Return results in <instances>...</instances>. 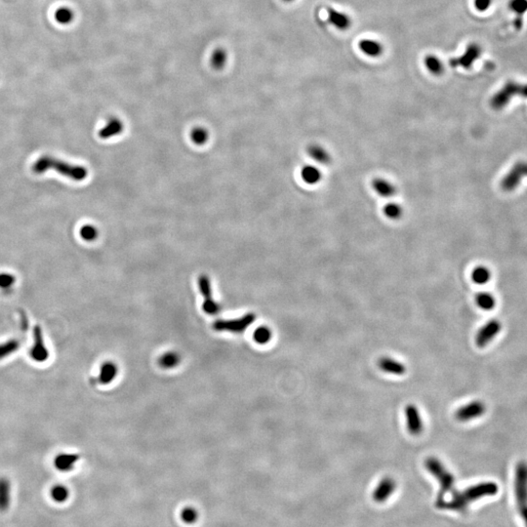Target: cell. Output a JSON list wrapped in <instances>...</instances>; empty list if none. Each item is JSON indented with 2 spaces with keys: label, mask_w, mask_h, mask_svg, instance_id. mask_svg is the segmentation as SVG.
<instances>
[{
  "label": "cell",
  "mask_w": 527,
  "mask_h": 527,
  "mask_svg": "<svg viewBox=\"0 0 527 527\" xmlns=\"http://www.w3.org/2000/svg\"><path fill=\"white\" fill-rule=\"evenodd\" d=\"M526 175V164L524 161H518L511 168L501 180V189L506 193L514 192L520 184Z\"/></svg>",
  "instance_id": "cell-6"
},
{
  "label": "cell",
  "mask_w": 527,
  "mask_h": 527,
  "mask_svg": "<svg viewBox=\"0 0 527 527\" xmlns=\"http://www.w3.org/2000/svg\"><path fill=\"white\" fill-rule=\"evenodd\" d=\"M119 373V367L116 362L107 360L105 361L99 371V382L102 385H108L112 382Z\"/></svg>",
  "instance_id": "cell-18"
},
{
  "label": "cell",
  "mask_w": 527,
  "mask_h": 527,
  "mask_svg": "<svg viewBox=\"0 0 527 527\" xmlns=\"http://www.w3.org/2000/svg\"><path fill=\"white\" fill-rule=\"evenodd\" d=\"M191 138L195 144L199 145H203L208 140V132L202 127H197L192 131Z\"/></svg>",
  "instance_id": "cell-36"
},
{
  "label": "cell",
  "mask_w": 527,
  "mask_h": 527,
  "mask_svg": "<svg viewBox=\"0 0 527 527\" xmlns=\"http://www.w3.org/2000/svg\"><path fill=\"white\" fill-rule=\"evenodd\" d=\"M358 47L361 50V52L364 53L366 56L376 58L382 55L383 45L375 40H363L358 43Z\"/></svg>",
  "instance_id": "cell-22"
},
{
  "label": "cell",
  "mask_w": 527,
  "mask_h": 527,
  "mask_svg": "<svg viewBox=\"0 0 527 527\" xmlns=\"http://www.w3.org/2000/svg\"><path fill=\"white\" fill-rule=\"evenodd\" d=\"M228 61V54L223 48H217L212 52L210 58L211 66L215 69H222Z\"/></svg>",
  "instance_id": "cell-29"
},
{
  "label": "cell",
  "mask_w": 527,
  "mask_h": 527,
  "mask_svg": "<svg viewBox=\"0 0 527 527\" xmlns=\"http://www.w3.org/2000/svg\"><path fill=\"white\" fill-rule=\"evenodd\" d=\"M254 340L260 345H266L272 339V331L267 326H260L254 332Z\"/></svg>",
  "instance_id": "cell-34"
},
{
  "label": "cell",
  "mask_w": 527,
  "mask_h": 527,
  "mask_svg": "<svg viewBox=\"0 0 527 527\" xmlns=\"http://www.w3.org/2000/svg\"><path fill=\"white\" fill-rule=\"evenodd\" d=\"M396 488V483L392 477H385L379 482L373 492V499L377 503H384L390 498Z\"/></svg>",
  "instance_id": "cell-14"
},
{
  "label": "cell",
  "mask_w": 527,
  "mask_h": 527,
  "mask_svg": "<svg viewBox=\"0 0 527 527\" xmlns=\"http://www.w3.org/2000/svg\"><path fill=\"white\" fill-rule=\"evenodd\" d=\"M490 278H491L490 270L486 267H483V266L476 267L473 271V273H472L473 281H474V283L479 284V285L486 284L487 282H489Z\"/></svg>",
  "instance_id": "cell-27"
},
{
  "label": "cell",
  "mask_w": 527,
  "mask_h": 527,
  "mask_svg": "<svg viewBox=\"0 0 527 527\" xmlns=\"http://www.w3.org/2000/svg\"><path fill=\"white\" fill-rule=\"evenodd\" d=\"M181 518L185 524H194L198 519V511L193 507H185L181 512Z\"/></svg>",
  "instance_id": "cell-35"
},
{
  "label": "cell",
  "mask_w": 527,
  "mask_h": 527,
  "mask_svg": "<svg viewBox=\"0 0 527 527\" xmlns=\"http://www.w3.org/2000/svg\"><path fill=\"white\" fill-rule=\"evenodd\" d=\"M383 213L390 220H398L403 214V209L396 202H389L384 206Z\"/></svg>",
  "instance_id": "cell-32"
},
{
  "label": "cell",
  "mask_w": 527,
  "mask_h": 527,
  "mask_svg": "<svg viewBox=\"0 0 527 527\" xmlns=\"http://www.w3.org/2000/svg\"><path fill=\"white\" fill-rule=\"evenodd\" d=\"M301 175H302L304 182L309 184H316L319 183L321 180V177H322L320 170L313 165L305 166L302 169Z\"/></svg>",
  "instance_id": "cell-24"
},
{
  "label": "cell",
  "mask_w": 527,
  "mask_h": 527,
  "mask_svg": "<svg viewBox=\"0 0 527 527\" xmlns=\"http://www.w3.org/2000/svg\"><path fill=\"white\" fill-rule=\"evenodd\" d=\"M198 286H199L201 294L204 297L203 311L211 316L217 315L220 312L221 307L212 298V290H211V282L209 277H206V276H201L199 277Z\"/></svg>",
  "instance_id": "cell-8"
},
{
  "label": "cell",
  "mask_w": 527,
  "mask_h": 527,
  "mask_svg": "<svg viewBox=\"0 0 527 527\" xmlns=\"http://www.w3.org/2000/svg\"><path fill=\"white\" fill-rule=\"evenodd\" d=\"M54 18L58 24L66 26L71 24L74 20V12L69 7L62 6L55 11Z\"/></svg>",
  "instance_id": "cell-25"
},
{
  "label": "cell",
  "mask_w": 527,
  "mask_h": 527,
  "mask_svg": "<svg viewBox=\"0 0 527 527\" xmlns=\"http://www.w3.org/2000/svg\"><path fill=\"white\" fill-rule=\"evenodd\" d=\"M180 356L175 352H168L159 357V365L162 368L171 369L177 366L180 362Z\"/></svg>",
  "instance_id": "cell-31"
},
{
  "label": "cell",
  "mask_w": 527,
  "mask_h": 527,
  "mask_svg": "<svg viewBox=\"0 0 527 527\" xmlns=\"http://www.w3.org/2000/svg\"><path fill=\"white\" fill-rule=\"evenodd\" d=\"M11 503V483L7 477H0V512H6Z\"/></svg>",
  "instance_id": "cell-21"
},
{
  "label": "cell",
  "mask_w": 527,
  "mask_h": 527,
  "mask_svg": "<svg viewBox=\"0 0 527 527\" xmlns=\"http://www.w3.org/2000/svg\"><path fill=\"white\" fill-rule=\"evenodd\" d=\"M378 366L384 372L394 375H403L406 372V367L403 363L393 359L391 357H381L378 361Z\"/></svg>",
  "instance_id": "cell-16"
},
{
  "label": "cell",
  "mask_w": 527,
  "mask_h": 527,
  "mask_svg": "<svg viewBox=\"0 0 527 527\" xmlns=\"http://www.w3.org/2000/svg\"><path fill=\"white\" fill-rule=\"evenodd\" d=\"M29 356L35 362H45L49 357V352L45 346L42 330L39 325L33 327V345L30 349Z\"/></svg>",
  "instance_id": "cell-9"
},
{
  "label": "cell",
  "mask_w": 527,
  "mask_h": 527,
  "mask_svg": "<svg viewBox=\"0 0 527 527\" xmlns=\"http://www.w3.org/2000/svg\"><path fill=\"white\" fill-rule=\"evenodd\" d=\"M514 25H515L517 29H520L521 26H522V21H521V19H520V18H517V19L515 20V22H514Z\"/></svg>",
  "instance_id": "cell-41"
},
{
  "label": "cell",
  "mask_w": 527,
  "mask_h": 527,
  "mask_svg": "<svg viewBox=\"0 0 527 527\" xmlns=\"http://www.w3.org/2000/svg\"><path fill=\"white\" fill-rule=\"evenodd\" d=\"M256 316L253 314H247L245 316L229 320H217L213 327L216 331H225L232 333H241L255 321Z\"/></svg>",
  "instance_id": "cell-7"
},
{
  "label": "cell",
  "mask_w": 527,
  "mask_h": 527,
  "mask_svg": "<svg viewBox=\"0 0 527 527\" xmlns=\"http://www.w3.org/2000/svg\"><path fill=\"white\" fill-rule=\"evenodd\" d=\"M425 467L426 470L434 475L439 482L440 488L436 497L435 506L437 509H442V506L445 502V495L453 490L454 476L444 467V465L435 457H429L425 461Z\"/></svg>",
  "instance_id": "cell-3"
},
{
  "label": "cell",
  "mask_w": 527,
  "mask_h": 527,
  "mask_svg": "<svg viewBox=\"0 0 527 527\" xmlns=\"http://www.w3.org/2000/svg\"><path fill=\"white\" fill-rule=\"evenodd\" d=\"M502 328V324L498 319H491L488 321L486 324H484L480 329L478 330L476 337H475V343L477 347L484 348L486 347L489 343L491 342L496 335L500 332Z\"/></svg>",
  "instance_id": "cell-11"
},
{
  "label": "cell",
  "mask_w": 527,
  "mask_h": 527,
  "mask_svg": "<svg viewBox=\"0 0 527 527\" xmlns=\"http://www.w3.org/2000/svg\"><path fill=\"white\" fill-rule=\"evenodd\" d=\"M80 237L86 241H93L98 237V230L92 224H85L80 229Z\"/></svg>",
  "instance_id": "cell-37"
},
{
  "label": "cell",
  "mask_w": 527,
  "mask_h": 527,
  "mask_svg": "<svg viewBox=\"0 0 527 527\" xmlns=\"http://www.w3.org/2000/svg\"><path fill=\"white\" fill-rule=\"evenodd\" d=\"M498 490L499 487L495 482H481L474 486H470L463 491H453L451 500L444 502L442 509L462 514L466 513L471 503L482 497L496 495Z\"/></svg>",
  "instance_id": "cell-1"
},
{
  "label": "cell",
  "mask_w": 527,
  "mask_h": 527,
  "mask_svg": "<svg viewBox=\"0 0 527 527\" xmlns=\"http://www.w3.org/2000/svg\"><path fill=\"white\" fill-rule=\"evenodd\" d=\"M123 130V123L121 120L117 118H110L108 119L106 125L99 132V137L101 139H108L115 136H118Z\"/></svg>",
  "instance_id": "cell-20"
},
{
  "label": "cell",
  "mask_w": 527,
  "mask_h": 527,
  "mask_svg": "<svg viewBox=\"0 0 527 527\" xmlns=\"http://www.w3.org/2000/svg\"><path fill=\"white\" fill-rule=\"evenodd\" d=\"M372 189L381 198H392L396 194L395 184L384 178H375L372 181Z\"/></svg>",
  "instance_id": "cell-17"
},
{
  "label": "cell",
  "mask_w": 527,
  "mask_h": 527,
  "mask_svg": "<svg viewBox=\"0 0 527 527\" xmlns=\"http://www.w3.org/2000/svg\"><path fill=\"white\" fill-rule=\"evenodd\" d=\"M406 425L408 432L413 435H418L423 432V421L420 411L414 404H408L405 408Z\"/></svg>",
  "instance_id": "cell-13"
},
{
  "label": "cell",
  "mask_w": 527,
  "mask_h": 527,
  "mask_svg": "<svg viewBox=\"0 0 527 527\" xmlns=\"http://www.w3.org/2000/svg\"><path fill=\"white\" fill-rule=\"evenodd\" d=\"M425 66L428 70L434 76H440L443 72V64L442 62L434 55H429L424 60Z\"/></svg>",
  "instance_id": "cell-28"
},
{
  "label": "cell",
  "mask_w": 527,
  "mask_h": 527,
  "mask_svg": "<svg viewBox=\"0 0 527 527\" xmlns=\"http://www.w3.org/2000/svg\"><path fill=\"white\" fill-rule=\"evenodd\" d=\"M16 278L13 275L8 273L0 274V288L1 289H9L14 285Z\"/></svg>",
  "instance_id": "cell-38"
},
{
  "label": "cell",
  "mask_w": 527,
  "mask_h": 527,
  "mask_svg": "<svg viewBox=\"0 0 527 527\" xmlns=\"http://www.w3.org/2000/svg\"><path fill=\"white\" fill-rule=\"evenodd\" d=\"M514 492L517 511L525 519L527 514V469L524 462H519L515 468Z\"/></svg>",
  "instance_id": "cell-5"
},
{
  "label": "cell",
  "mask_w": 527,
  "mask_h": 527,
  "mask_svg": "<svg viewBox=\"0 0 527 527\" xmlns=\"http://www.w3.org/2000/svg\"><path fill=\"white\" fill-rule=\"evenodd\" d=\"M510 8H511V10L514 11V13H516L517 15H522L526 11V0H511Z\"/></svg>",
  "instance_id": "cell-39"
},
{
  "label": "cell",
  "mask_w": 527,
  "mask_h": 527,
  "mask_svg": "<svg viewBox=\"0 0 527 527\" xmlns=\"http://www.w3.org/2000/svg\"><path fill=\"white\" fill-rule=\"evenodd\" d=\"M50 494H51V497H52L53 500L57 503H64L67 500L68 496H69V492H68V489L62 485V484H58V485H55L53 486L51 491H50Z\"/></svg>",
  "instance_id": "cell-33"
},
{
  "label": "cell",
  "mask_w": 527,
  "mask_h": 527,
  "mask_svg": "<svg viewBox=\"0 0 527 527\" xmlns=\"http://www.w3.org/2000/svg\"><path fill=\"white\" fill-rule=\"evenodd\" d=\"M476 305L483 311H490L495 308L496 300L494 296L488 292H480L475 297Z\"/></svg>",
  "instance_id": "cell-26"
},
{
  "label": "cell",
  "mask_w": 527,
  "mask_h": 527,
  "mask_svg": "<svg viewBox=\"0 0 527 527\" xmlns=\"http://www.w3.org/2000/svg\"><path fill=\"white\" fill-rule=\"evenodd\" d=\"M308 154L310 158H313L315 161L320 163V164H329L331 162V157L329 153L321 145H311L308 147Z\"/></svg>",
  "instance_id": "cell-23"
},
{
  "label": "cell",
  "mask_w": 527,
  "mask_h": 527,
  "mask_svg": "<svg viewBox=\"0 0 527 527\" xmlns=\"http://www.w3.org/2000/svg\"><path fill=\"white\" fill-rule=\"evenodd\" d=\"M492 0H474V7L479 12H485L491 6Z\"/></svg>",
  "instance_id": "cell-40"
},
{
  "label": "cell",
  "mask_w": 527,
  "mask_h": 527,
  "mask_svg": "<svg viewBox=\"0 0 527 527\" xmlns=\"http://www.w3.org/2000/svg\"><path fill=\"white\" fill-rule=\"evenodd\" d=\"M485 411L486 406L482 401L474 400L458 409L455 412V417L458 421L468 422L482 416Z\"/></svg>",
  "instance_id": "cell-10"
},
{
  "label": "cell",
  "mask_w": 527,
  "mask_h": 527,
  "mask_svg": "<svg viewBox=\"0 0 527 527\" xmlns=\"http://www.w3.org/2000/svg\"><path fill=\"white\" fill-rule=\"evenodd\" d=\"M480 54H481L480 47L475 43H472L467 47L466 51L462 56L451 59L449 64L452 67L470 68L474 65V62L480 57Z\"/></svg>",
  "instance_id": "cell-12"
},
{
  "label": "cell",
  "mask_w": 527,
  "mask_h": 527,
  "mask_svg": "<svg viewBox=\"0 0 527 527\" xmlns=\"http://www.w3.org/2000/svg\"><path fill=\"white\" fill-rule=\"evenodd\" d=\"M283 1H286V2H291V1H294V0H283Z\"/></svg>",
  "instance_id": "cell-42"
},
{
  "label": "cell",
  "mask_w": 527,
  "mask_h": 527,
  "mask_svg": "<svg viewBox=\"0 0 527 527\" xmlns=\"http://www.w3.org/2000/svg\"><path fill=\"white\" fill-rule=\"evenodd\" d=\"M79 460V456L78 454L61 453L55 457L54 466L58 471L66 473V472H70L73 470L76 464Z\"/></svg>",
  "instance_id": "cell-15"
},
{
  "label": "cell",
  "mask_w": 527,
  "mask_h": 527,
  "mask_svg": "<svg viewBox=\"0 0 527 527\" xmlns=\"http://www.w3.org/2000/svg\"><path fill=\"white\" fill-rule=\"evenodd\" d=\"M526 95V88L525 85L514 82V81H509L507 82L498 92L495 93L491 100H490V105L495 110H501L504 107L510 104L512 99H514L516 96H522L525 97Z\"/></svg>",
  "instance_id": "cell-4"
},
{
  "label": "cell",
  "mask_w": 527,
  "mask_h": 527,
  "mask_svg": "<svg viewBox=\"0 0 527 527\" xmlns=\"http://www.w3.org/2000/svg\"><path fill=\"white\" fill-rule=\"evenodd\" d=\"M50 169L78 182L83 181L88 174L83 166L72 165L50 156H42L32 165V171L36 174H42Z\"/></svg>",
  "instance_id": "cell-2"
},
{
  "label": "cell",
  "mask_w": 527,
  "mask_h": 527,
  "mask_svg": "<svg viewBox=\"0 0 527 527\" xmlns=\"http://www.w3.org/2000/svg\"><path fill=\"white\" fill-rule=\"evenodd\" d=\"M328 12V21L330 24L335 26L337 29L346 30L351 26V19L346 14L339 12L333 8L329 7L327 9Z\"/></svg>",
  "instance_id": "cell-19"
},
{
  "label": "cell",
  "mask_w": 527,
  "mask_h": 527,
  "mask_svg": "<svg viewBox=\"0 0 527 527\" xmlns=\"http://www.w3.org/2000/svg\"><path fill=\"white\" fill-rule=\"evenodd\" d=\"M21 347V343L16 339H11L6 342L0 343V360L6 358L16 353Z\"/></svg>",
  "instance_id": "cell-30"
}]
</instances>
